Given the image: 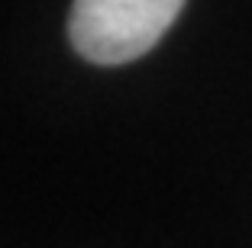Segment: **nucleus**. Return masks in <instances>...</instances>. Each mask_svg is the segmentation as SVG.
Wrapping results in <instances>:
<instances>
[{
  "label": "nucleus",
  "mask_w": 252,
  "mask_h": 248,
  "mask_svg": "<svg viewBox=\"0 0 252 248\" xmlns=\"http://www.w3.org/2000/svg\"><path fill=\"white\" fill-rule=\"evenodd\" d=\"M181 0H78L68 13V39L94 65H129L162 42Z\"/></svg>",
  "instance_id": "f257e3e1"
}]
</instances>
